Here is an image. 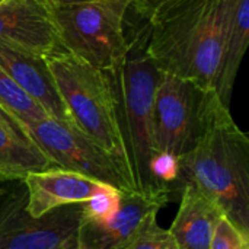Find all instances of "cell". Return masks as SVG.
<instances>
[{"instance_id": "9c48e42d", "label": "cell", "mask_w": 249, "mask_h": 249, "mask_svg": "<svg viewBox=\"0 0 249 249\" xmlns=\"http://www.w3.org/2000/svg\"><path fill=\"white\" fill-rule=\"evenodd\" d=\"M174 191L160 188L155 191L121 193L117 214L104 225L82 219L77 245L88 249H125L143 231L152 217H158Z\"/></svg>"}, {"instance_id": "30bf717a", "label": "cell", "mask_w": 249, "mask_h": 249, "mask_svg": "<svg viewBox=\"0 0 249 249\" xmlns=\"http://www.w3.org/2000/svg\"><path fill=\"white\" fill-rule=\"evenodd\" d=\"M0 42L50 57L64 51L48 4L42 0H6L0 4Z\"/></svg>"}, {"instance_id": "d4e9b609", "label": "cell", "mask_w": 249, "mask_h": 249, "mask_svg": "<svg viewBox=\"0 0 249 249\" xmlns=\"http://www.w3.org/2000/svg\"><path fill=\"white\" fill-rule=\"evenodd\" d=\"M3 1H6V0H0V4H1V3H3Z\"/></svg>"}, {"instance_id": "cb8c5ba5", "label": "cell", "mask_w": 249, "mask_h": 249, "mask_svg": "<svg viewBox=\"0 0 249 249\" xmlns=\"http://www.w3.org/2000/svg\"><path fill=\"white\" fill-rule=\"evenodd\" d=\"M76 249H88V248H85V247H80V245H76Z\"/></svg>"}, {"instance_id": "44dd1931", "label": "cell", "mask_w": 249, "mask_h": 249, "mask_svg": "<svg viewBox=\"0 0 249 249\" xmlns=\"http://www.w3.org/2000/svg\"><path fill=\"white\" fill-rule=\"evenodd\" d=\"M0 127L4 128V130H9L12 133H18V134H23L22 133V128L19 125L18 121H15L1 107H0ZM25 136V134H23ZM26 137V136H25Z\"/></svg>"}, {"instance_id": "5bb4252c", "label": "cell", "mask_w": 249, "mask_h": 249, "mask_svg": "<svg viewBox=\"0 0 249 249\" xmlns=\"http://www.w3.org/2000/svg\"><path fill=\"white\" fill-rule=\"evenodd\" d=\"M249 41V0H235L228 23V31L222 50L220 71L216 85L219 99L229 107L235 80L248 48Z\"/></svg>"}, {"instance_id": "8fae6325", "label": "cell", "mask_w": 249, "mask_h": 249, "mask_svg": "<svg viewBox=\"0 0 249 249\" xmlns=\"http://www.w3.org/2000/svg\"><path fill=\"white\" fill-rule=\"evenodd\" d=\"M0 67L48 117L74 127L58 93L47 57L0 42Z\"/></svg>"}, {"instance_id": "603a6c76", "label": "cell", "mask_w": 249, "mask_h": 249, "mask_svg": "<svg viewBox=\"0 0 249 249\" xmlns=\"http://www.w3.org/2000/svg\"><path fill=\"white\" fill-rule=\"evenodd\" d=\"M4 194H6V191H4V190H1V188H0V197H3V196H4Z\"/></svg>"}, {"instance_id": "5b68a950", "label": "cell", "mask_w": 249, "mask_h": 249, "mask_svg": "<svg viewBox=\"0 0 249 249\" xmlns=\"http://www.w3.org/2000/svg\"><path fill=\"white\" fill-rule=\"evenodd\" d=\"M48 9L66 51L104 71L121 63L128 47L127 15L131 0L50 3Z\"/></svg>"}, {"instance_id": "2e32d148", "label": "cell", "mask_w": 249, "mask_h": 249, "mask_svg": "<svg viewBox=\"0 0 249 249\" xmlns=\"http://www.w3.org/2000/svg\"><path fill=\"white\" fill-rule=\"evenodd\" d=\"M0 107L15 120L22 124L35 123L47 118V112L26 95L12 77L0 67Z\"/></svg>"}, {"instance_id": "7402d4cb", "label": "cell", "mask_w": 249, "mask_h": 249, "mask_svg": "<svg viewBox=\"0 0 249 249\" xmlns=\"http://www.w3.org/2000/svg\"><path fill=\"white\" fill-rule=\"evenodd\" d=\"M47 4L50 3H80V1H90V0H42Z\"/></svg>"}, {"instance_id": "ac0fdd59", "label": "cell", "mask_w": 249, "mask_h": 249, "mask_svg": "<svg viewBox=\"0 0 249 249\" xmlns=\"http://www.w3.org/2000/svg\"><path fill=\"white\" fill-rule=\"evenodd\" d=\"M125 249H178L168 229L158 225L156 217H152L143 231L133 239Z\"/></svg>"}, {"instance_id": "7a4b0ae2", "label": "cell", "mask_w": 249, "mask_h": 249, "mask_svg": "<svg viewBox=\"0 0 249 249\" xmlns=\"http://www.w3.org/2000/svg\"><path fill=\"white\" fill-rule=\"evenodd\" d=\"M177 190L191 184L249 236V139L216 95L194 149L179 159Z\"/></svg>"}, {"instance_id": "e0dca14e", "label": "cell", "mask_w": 249, "mask_h": 249, "mask_svg": "<svg viewBox=\"0 0 249 249\" xmlns=\"http://www.w3.org/2000/svg\"><path fill=\"white\" fill-rule=\"evenodd\" d=\"M120 203L121 191L111 185H104L95 196L82 203V219L98 225L108 223L117 214Z\"/></svg>"}, {"instance_id": "277c9868", "label": "cell", "mask_w": 249, "mask_h": 249, "mask_svg": "<svg viewBox=\"0 0 249 249\" xmlns=\"http://www.w3.org/2000/svg\"><path fill=\"white\" fill-rule=\"evenodd\" d=\"M147 20L131 28L121 63L109 73L120 105L136 191H155L150 160L158 152L155 131V98L160 70L147 53Z\"/></svg>"}, {"instance_id": "52a82bcc", "label": "cell", "mask_w": 249, "mask_h": 249, "mask_svg": "<svg viewBox=\"0 0 249 249\" xmlns=\"http://www.w3.org/2000/svg\"><path fill=\"white\" fill-rule=\"evenodd\" d=\"M216 95L191 80L160 71L155 98L158 150L179 159L188 155L197 144Z\"/></svg>"}, {"instance_id": "9a60e30c", "label": "cell", "mask_w": 249, "mask_h": 249, "mask_svg": "<svg viewBox=\"0 0 249 249\" xmlns=\"http://www.w3.org/2000/svg\"><path fill=\"white\" fill-rule=\"evenodd\" d=\"M57 168L28 137L0 127V181H22L28 174Z\"/></svg>"}, {"instance_id": "d6986e66", "label": "cell", "mask_w": 249, "mask_h": 249, "mask_svg": "<svg viewBox=\"0 0 249 249\" xmlns=\"http://www.w3.org/2000/svg\"><path fill=\"white\" fill-rule=\"evenodd\" d=\"M210 249H249V236L223 216L213 235Z\"/></svg>"}, {"instance_id": "4fadbf2b", "label": "cell", "mask_w": 249, "mask_h": 249, "mask_svg": "<svg viewBox=\"0 0 249 249\" xmlns=\"http://www.w3.org/2000/svg\"><path fill=\"white\" fill-rule=\"evenodd\" d=\"M220 207L191 184L181 188L177 216L168 229L178 249H210L216 228L223 217Z\"/></svg>"}, {"instance_id": "3957f363", "label": "cell", "mask_w": 249, "mask_h": 249, "mask_svg": "<svg viewBox=\"0 0 249 249\" xmlns=\"http://www.w3.org/2000/svg\"><path fill=\"white\" fill-rule=\"evenodd\" d=\"M47 61L74 127L108 152L134 185L118 98L109 73L66 50L47 57Z\"/></svg>"}, {"instance_id": "6da1fadb", "label": "cell", "mask_w": 249, "mask_h": 249, "mask_svg": "<svg viewBox=\"0 0 249 249\" xmlns=\"http://www.w3.org/2000/svg\"><path fill=\"white\" fill-rule=\"evenodd\" d=\"M235 0H168L146 20L147 53L158 69L216 92Z\"/></svg>"}, {"instance_id": "7c38bea8", "label": "cell", "mask_w": 249, "mask_h": 249, "mask_svg": "<svg viewBox=\"0 0 249 249\" xmlns=\"http://www.w3.org/2000/svg\"><path fill=\"white\" fill-rule=\"evenodd\" d=\"M20 182L26 193L25 209L32 217H41L58 207L85 203L107 185L63 168L28 174Z\"/></svg>"}, {"instance_id": "8992f818", "label": "cell", "mask_w": 249, "mask_h": 249, "mask_svg": "<svg viewBox=\"0 0 249 249\" xmlns=\"http://www.w3.org/2000/svg\"><path fill=\"white\" fill-rule=\"evenodd\" d=\"M20 128L57 168L79 172L121 193L136 191L121 165L76 127L47 117L35 123L22 124Z\"/></svg>"}, {"instance_id": "ba28073f", "label": "cell", "mask_w": 249, "mask_h": 249, "mask_svg": "<svg viewBox=\"0 0 249 249\" xmlns=\"http://www.w3.org/2000/svg\"><path fill=\"white\" fill-rule=\"evenodd\" d=\"M25 204L23 185L0 204V249H76L82 203L58 207L41 217L29 216Z\"/></svg>"}, {"instance_id": "ffe728a7", "label": "cell", "mask_w": 249, "mask_h": 249, "mask_svg": "<svg viewBox=\"0 0 249 249\" xmlns=\"http://www.w3.org/2000/svg\"><path fill=\"white\" fill-rule=\"evenodd\" d=\"M168 0H131V7L144 19H147L159 6Z\"/></svg>"}]
</instances>
